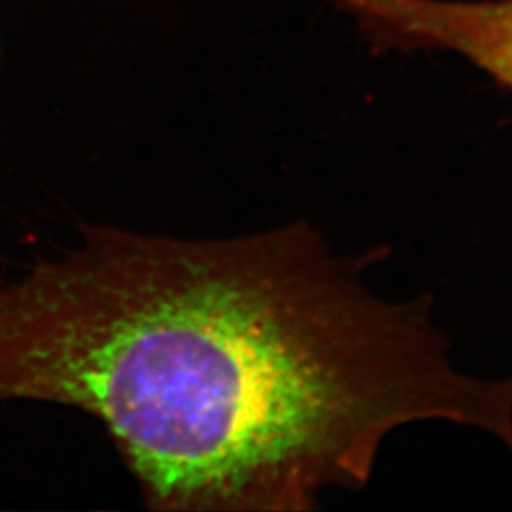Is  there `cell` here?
Listing matches in <instances>:
<instances>
[{
	"label": "cell",
	"mask_w": 512,
	"mask_h": 512,
	"mask_svg": "<svg viewBox=\"0 0 512 512\" xmlns=\"http://www.w3.org/2000/svg\"><path fill=\"white\" fill-rule=\"evenodd\" d=\"M82 234L0 289V401L101 421L152 509H310L414 421L512 437V376L461 372L418 302L372 294L306 226Z\"/></svg>",
	"instance_id": "1"
},
{
	"label": "cell",
	"mask_w": 512,
	"mask_h": 512,
	"mask_svg": "<svg viewBox=\"0 0 512 512\" xmlns=\"http://www.w3.org/2000/svg\"><path fill=\"white\" fill-rule=\"evenodd\" d=\"M387 33L452 50L512 90V0H363Z\"/></svg>",
	"instance_id": "2"
}]
</instances>
